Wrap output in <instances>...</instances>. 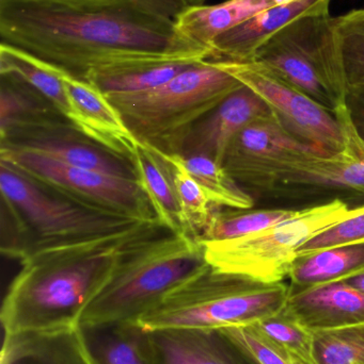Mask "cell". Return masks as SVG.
Listing matches in <instances>:
<instances>
[{"mask_svg": "<svg viewBox=\"0 0 364 364\" xmlns=\"http://www.w3.org/2000/svg\"><path fill=\"white\" fill-rule=\"evenodd\" d=\"M0 44L83 80L122 62L209 57V49L182 36L177 23L130 0L0 2Z\"/></svg>", "mask_w": 364, "mask_h": 364, "instance_id": "obj_1", "label": "cell"}, {"mask_svg": "<svg viewBox=\"0 0 364 364\" xmlns=\"http://www.w3.org/2000/svg\"><path fill=\"white\" fill-rule=\"evenodd\" d=\"M305 144L275 115L241 130L231 142L222 166L239 183L273 188L278 164Z\"/></svg>", "mask_w": 364, "mask_h": 364, "instance_id": "obj_12", "label": "cell"}, {"mask_svg": "<svg viewBox=\"0 0 364 364\" xmlns=\"http://www.w3.org/2000/svg\"><path fill=\"white\" fill-rule=\"evenodd\" d=\"M0 190L17 229L30 233V247L108 235L140 223L66 198L4 162H0Z\"/></svg>", "mask_w": 364, "mask_h": 364, "instance_id": "obj_8", "label": "cell"}, {"mask_svg": "<svg viewBox=\"0 0 364 364\" xmlns=\"http://www.w3.org/2000/svg\"><path fill=\"white\" fill-rule=\"evenodd\" d=\"M336 31L348 93L364 89V8L336 17Z\"/></svg>", "mask_w": 364, "mask_h": 364, "instance_id": "obj_28", "label": "cell"}, {"mask_svg": "<svg viewBox=\"0 0 364 364\" xmlns=\"http://www.w3.org/2000/svg\"><path fill=\"white\" fill-rule=\"evenodd\" d=\"M256 62L331 112L348 102V87L329 9L288 23L256 50Z\"/></svg>", "mask_w": 364, "mask_h": 364, "instance_id": "obj_6", "label": "cell"}, {"mask_svg": "<svg viewBox=\"0 0 364 364\" xmlns=\"http://www.w3.org/2000/svg\"><path fill=\"white\" fill-rule=\"evenodd\" d=\"M218 329L256 364H301L284 348L265 337L254 325L226 326Z\"/></svg>", "mask_w": 364, "mask_h": 364, "instance_id": "obj_31", "label": "cell"}, {"mask_svg": "<svg viewBox=\"0 0 364 364\" xmlns=\"http://www.w3.org/2000/svg\"><path fill=\"white\" fill-rule=\"evenodd\" d=\"M331 0H291L261 11L215 38L207 61L251 62L259 47L276 32L308 13L326 10Z\"/></svg>", "mask_w": 364, "mask_h": 364, "instance_id": "obj_16", "label": "cell"}, {"mask_svg": "<svg viewBox=\"0 0 364 364\" xmlns=\"http://www.w3.org/2000/svg\"><path fill=\"white\" fill-rule=\"evenodd\" d=\"M0 162L92 209L137 222H158L136 179L66 166L33 151L14 147H0Z\"/></svg>", "mask_w": 364, "mask_h": 364, "instance_id": "obj_9", "label": "cell"}, {"mask_svg": "<svg viewBox=\"0 0 364 364\" xmlns=\"http://www.w3.org/2000/svg\"><path fill=\"white\" fill-rule=\"evenodd\" d=\"M96 364H154L149 333L136 323L83 328Z\"/></svg>", "mask_w": 364, "mask_h": 364, "instance_id": "obj_24", "label": "cell"}, {"mask_svg": "<svg viewBox=\"0 0 364 364\" xmlns=\"http://www.w3.org/2000/svg\"><path fill=\"white\" fill-rule=\"evenodd\" d=\"M280 314L310 333L344 328L364 322V294L345 282L290 290Z\"/></svg>", "mask_w": 364, "mask_h": 364, "instance_id": "obj_14", "label": "cell"}, {"mask_svg": "<svg viewBox=\"0 0 364 364\" xmlns=\"http://www.w3.org/2000/svg\"><path fill=\"white\" fill-rule=\"evenodd\" d=\"M312 335L318 364H364V322Z\"/></svg>", "mask_w": 364, "mask_h": 364, "instance_id": "obj_29", "label": "cell"}, {"mask_svg": "<svg viewBox=\"0 0 364 364\" xmlns=\"http://www.w3.org/2000/svg\"><path fill=\"white\" fill-rule=\"evenodd\" d=\"M364 272V243L350 244L297 257L288 278L290 290L345 282Z\"/></svg>", "mask_w": 364, "mask_h": 364, "instance_id": "obj_22", "label": "cell"}, {"mask_svg": "<svg viewBox=\"0 0 364 364\" xmlns=\"http://www.w3.org/2000/svg\"><path fill=\"white\" fill-rule=\"evenodd\" d=\"M288 295L284 282L264 284L207 261L135 323L145 331L249 326L279 314Z\"/></svg>", "mask_w": 364, "mask_h": 364, "instance_id": "obj_4", "label": "cell"}, {"mask_svg": "<svg viewBox=\"0 0 364 364\" xmlns=\"http://www.w3.org/2000/svg\"><path fill=\"white\" fill-rule=\"evenodd\" d=\"M345 282H348V284L354 287L355 289L360 291L364 294V272L354 276V277L350 278V279L345 280Z\"/></svg>", "mask_w": 364, "mask_h": 364, "instance_id": "obj_35", "label": "cell"}, {"mask_svg": "<svg viewBox=\"0 0 364 364\" xmlns=\"http://www.w3.org/2000/svg\"><path fill=\"white\" fill-rule=\"evenodd\" d=\"M333 114L341 127L343 149L331 155L313 146L296 151L284 164V181L342 186L364 195L363 138L348 102L340 104Z\"/></svg>", "mask_w": 364, "mask_h": 364, "instance_id": "obj_11", "label": "cell"}, {"mask_svg": "<svg viewBox=\"0 0 364 364\" xmlns=\"http://www.w3.org/2000/svg\"><path fill=\"white\" fill-rule=\"evenodd\" d=\"M0 364H96L83 328L4 335Z\"/></svg>", "mask_w": 364, "mask_h": 364, "instance_id": "obj_18", "label": "cell"}, {"mask_svg": "<svg viewBox=\"0 0 364 364\" xmlns=\"http://www.w3.org/2000/svg\"><path fill=\"white\" fill-rule=\"evenodd\" d=\"M0 74L13 75L25 81L73 126L74 110L61 70L21 49L0 44Z\"/></svg>", "mask_w": 364, "mask_h": 364, "instance_id": "obj_23", "label": "cell"}, {"mask_svg": "<svg viewBox=\"0 0 364 364\" xmlns=\"http://www.w3.org/2000/svg\"><path fill=\"white\" fill-rule=\"evenodd\" d=\"M197 62L200 61L173 58L134 60L94 70L85 81L106 95L142 93L165 85Z\"/></svg>", "mask_w": 364, "mask_h": 364, "instance_id": "obj_20", "label": "cell"}, {"mask_svg": "<svg viewBox=\"0 0 364 364\" xmlns=\"http://www.w3.org/2000/svg\"><path fill=\"white\" fill-rule=\"evenodd\" d=\"M130 164L160 224L170 232L188 233L170 166L162 154L139 141Z\"/></svg>", "mask_w": 364, "mask_h": 364, "instance_id": "obj_19", "label": "cell"}, {"mask_svg": "<svg viewBox=\"0 0 364 364\" xmlns=\"http://www.w3.org/2000/svg\"><path fill=\"white\" fill-rule=\"evenodd\" d=\"M275 117L266 102L243 85L190 130L181 156H205L224 164L233 139L248 126Z\"/></svg>", "mask_w": 364, "mask_h": 364, "instance_id": "obj_13", "label": "cell"}, {"mask_svg": "<svg viewBox=\"0 0 364 364\" xmlns=\"http://www.w3.org/2000/svg\"><path fill=\"white\" fill-rule=\"evenodd\" d=\"M162 18L177 23L182 14L192 6L189 0H130Z\"/></svg>", "mask_w": 364, "mask_h": 364, "instance_id": "obj_33", "label": "cell"}, {"mask_svg": "<svg viewBox=\"0 0 364 364\" xmlns=\"http://www.w3.org/2000/svg\"><path fill=\"white\" fill-rule=\"evenodd\" d=\"M4 1H14V0H0V2H4ZM53 1H55V0H53Z\"/></svg>", "mask_w": 364, "mask_h": 364, "instance_id": "obj_36", "label": "cell"}, {"mask_svg": "<svg viewBox=\"0 0 364 364\" xmlns=\"http://www.w3.org/2000/svg\"><path fill=\"white\" fill-rule=\"evenodd\" d=\"M160 153L170 166L186 230L189 235L200 237L209 225L216 207L202 186L188 172L181 155Z\"/></svg>", "mask_w": 364, "mask_h": 364, "instance_id": "obj_27", "label": "cell"}, {"mask_svg": "<svg viewBox=\"0 0 364 364\" xmlns=\"http://www.w3.org/2000/svg\"><path fill=\"white\" fill-rule=\"evenodd\" d=\"M160 228L164 227L158 222H140L108 235L28 248L19 257L21 269L2 301L4 335L79 328L83 310L122 250Z\"/></svg>", "mask_w": 364, "mask_h": 364, "instance_id": "obj_2", "label": "cell"}, {"mask_svg": "<svg viewBox=\"0 0 364 364\" xmlns=\"http://www.w3.org/2000/svg\"><path fill=\"white\" fill-rule=\"evenodd\" d=\"M241 87L217 63L204 60L151 91L105 95L140 142L180 155L194 125Z\"/></svg>", "mask_w": 364, "mask_h": 364, "instance_id": "obj_5", "label": "cell"}, {"mask_svg": "<svg viewBox=\"0 0 364 364\" xmlns=\"http://www.w3.org/2000/svg\"><path fill=\"white\" fill-rule=\"evenodd\" d=\"M207 263L200 237L165 228L128 244L81 316V328L135 323Z\"/></svg>", "mask_w": 364, "mask_h": 364, "instance_id": "obj_3", "label": "cell"}, {"mask_svg": "<svg viewBox=\"0 0 364 364\" xmlns=\"http://www.w3.org/2000/svg\"><path fill=\"white\" fill-rule=\"evenodd\" d=\"M62 79L74 110L75 129L113 155L130 162L139 141L118 109L104 93L87 81L63 72Z\"/></svg>", "mask_w": 364, "mask_h": 364, "instance_id": "obj_15", "label": "cell"}, {"mask_svg": "<svg viewBox=\"0 0 364 364\" xmlns=\"http://www.w3.org/2000/svg\"><path fill=\"white\" fill-rule=\"evenodd\" d=\"M254 326L301 364H318L313 335L281 314L256 323Z\"/></svg>", "mask_w": 364, "mask_h": 364, "instance_id": "obj_30", "label": "cell"}, {"mask_svg": "<svg viewBox=\"0 0 364 364\" xmlns=\"http://www.w3.org/2000/svg\"><path fill=\"white\" fill-rule=\"evenodd\" d=\"M357 243H364V214L331 227L313 239L309 240L299 247L297 257Z\"/></svg>", "mask_w": 364, "mask_h": 364, "instance_id": "obj_32", "label": "cell"}, {"mask_svg": "<svg viewBox=\"0 0 364 364\" xmlns=\"http://www.w3.org/2000/svg\"><path fill=\"white\" fill-rule=\"evenodd\" d=\"M185 168L215 207L251 209L254 201L224 166L205 156H182Z\"/></svg>", "mask_w": 364, "mask_h": 364, "instance_id": "obj_26", "label": "cell"}, {"mask_svg": "<svg viewBox=\"0 0 364 364\" xmlns=\"http://www.w3.org/2000/svg\"><path fill=\"white\" fill-rule=\"evenodd\" d=\"M258 94L284 127L323 153L343 149L341 127L335 114L256 62H215Z\"/></svg>", "mask_w": 364, "mask_h": 364, "instance_id": "obj_10", "label": "cell"}, {"mask_svg": "<svg viewBox=\"0 0 364 364\" xmlns=\"http://www.w3.org/2000/svg\"><path fill=\"white\" fill-rule=\"evenodd\" d=\"M291 0H227L212 6H192L177 21L182 36L209 49L220 34L248 21L261 11Z\"/></svg>", "mask_w": 364, "mask_h": 364, "instance_id": "obj_21", "label": "cell"}, {"mask_svg": "<svg viewBox=\"0 0 364 364\" xmlns=\"http://www.w3.org/2000/svg\"><path fill=\"white\" fill-rule=\"evenodd\" d=\"M301 210L229 209L216 207L200 239L202 241H226L264 230L301 214Z\"/></svg>", "mask_w": 364, "mask_h": 364, "instance_id": "obj_25", "label": "cell"}, {"mask_svg": "<svg viewBox=\"0 0 364 364\" xmlns=\"http://www.w3.org/2000/svg\"><path fill=\"white\" fill-rule=\"evenodd\" d=\"M147 333L154 364H256L218 328Z\"/></svg>", "mask_w": 364, "mask_h": 364, "instance_id": "obj_17", "label": "cell"}, {"mask_svg": "<svg viewBox=\"0 0 364 364\" xmlns=\"http://www.w3.org/2000/svg\"><path fill=\"white\" fill-rule=\"evenodd\" d=\"M348 104L352 111L355 125L364 140V89L350 91L348 93Z\"/></svg>", "mask_w": 364, "mask_h": 364, "instance_id": "obj_34", "label": "cell"}, {"mask_svg": "<svg viewBox=\"0 0 364 364\" xmlns=\"http://www.w3.org/2000/svg\"><path fill=\"white\" fill-rule=\"evenodd\" d=\"M364 214V205L350 208L341 199L301 209L292 220L226 241H201L207 263L226 273L264 284L288 277L299 247L331 227Z\"/></svg>", "mask_w": 364, "mask_h": 364, "instance_id": "obj_7", "label": "cell"}]
</instances>
